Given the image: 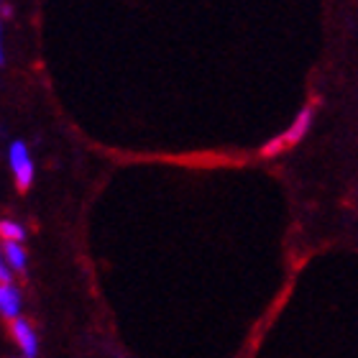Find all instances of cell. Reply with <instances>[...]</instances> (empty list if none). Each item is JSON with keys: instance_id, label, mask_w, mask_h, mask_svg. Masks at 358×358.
I'll list each match as a JSON object with an SVG mask.
<instances>
[{"instance_id": "3", "label": "cell", "mask_w": 358, "mask_h": 358, "mask_svg": "<svg viewBox=\"0 0 358 358\" xmlns=\"http://www.w3.org/2000/svg\"><path fill=\"white\" fill-rule=\"evenodd\" d=\"M10 333H13V341H15V345H18V351L23 353V358L38 356V336L29 320H23V317L13 320L10 322Z\"/></svg>"}, {"instance_id": "8", "label": "cell", "mask_w": 358, "mask_h": 358, "mask_svg": "<svg viewBox=\"0 0 358 358\" xmlns=\"http://www.w3.org/2000/svg\"><path fill=\"white\" fill-rule=\"evenodd\" d=\"M0 18H3V21L13 18V8H10V3H6V0H0Z\"/></svg>"}, {"instance_id": "2", "label": "cell", "mask_w": 358, "mask_h": 358, "mask_svg": "<svg viewBox=\"0 0 358 358\" xmlns=\"http://www.w3.org/2000/svg\"><path fill=\"white\" fill-rule=\"evenodd\" d=\"M8 166H10V174L15 179V187L21 192H26L34 185V177H36V166H34V159H31L26 141H21V138L10 141V146H8Z\"/></svg>"}, {"instance_id": "9", "label": "cell", "mask_w": 358, "mask_h": 358, "mask_svg": "<svg viewBox=\"0 0 358 358\" xmlns=\"http://www.w3.org/2000/svg\"><path fill=\"white\" fill-rule=\"evenodd\" d=\"M6 64V46H3V18H0V67Z\"/></svg>"}, {"instance_id": "5", "label": "cell", "mask_w": 358, "mask_h": 358, "mask_svg": "<svg viewBox=\"0 0 358 358\" xmlns=\"http://www.w3.org/2000/svg\"><path fill=\"white\" fill-rule=\"evenodd\" d=\"M3 254H6L8 264H10L13 271H26V266H29V254H26L23 243H6V241H3Z\"/></svg>"}, {"instance_id": "4", "label": "cell", "mask_w": 358, "mask_h": 358, "mask_svg": "<svg viewBox=\"0 0 358 358\" xmlns=\"http://www.w3.org/2000/svg\"><path fill=\"white\" fill-rule=\"evenodd\" d=\"M21 307H23L21 289H18L13 282L0 284V315H3L6 320L13 322V320L21 317Z\"/></svg>"}, {"instance_id": "7", "label": "cell", "mask_w": 358, "mask_h": 358, "mask_svg": "<svg viewBox=\"0 0 358 358\" xmlns=\"http://www.w3.org/2000/svg\"><path fill=\"white\" fill-rule=\"evenodd\" d=\"M13 282V268L8 264L6 254H3V243H0V284H10Z\"/></svg>"}, {"instance_id": "6", "label": "cell", "mask_w": 358, "mask_h": 358, "mask_svg": "<svg viewBox=\"0 0 358 358\" xmlns=\"http://www.w3.org/2000/svg\"><path fill=\"white\" fill-rule=\"evenodd\" d=\"M26 225L18 220H0V241L6 243H23L26 241Z\"/></svg>"}, {"instance_id": "1", "label": "cell", "mask_w": 358, "mask_h": 358, "mask_svg": "<svg viewBox=\"0 0 358 358\" xmlns=\"http://www.w3.org/2000/svg\"><path fill=\"white\" fill-rule=\"evenodd\" d=\"M313 120H315V105H305V108L297 113V118L292 120L282 134L264 143L262 157H279V154H284L287 149L297 146V143L307 136V131H310V126H313Z\"/></svg>"}]
</instances>
